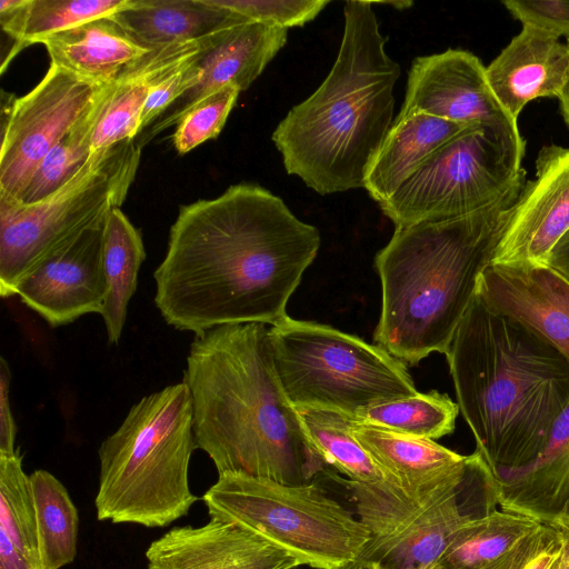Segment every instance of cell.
I'll return each instance as SVG.
<instances>
[{
  "label": "cell",
  "mask_w": 569,
  "mask_h": 569,
  "mask_svg": "<svg viewBox=\"0 0 569 569\" xmlns=\"http://www.w3.org/2000/svg\"><path fill=\"white\" fill-rule=\"evenodd\" d=\"M249 21L263 22L284 29L302 27L313 20L329 0H210Z\"/></svg>",
  "instance_id": "cell-35"
},
{
  "label": "cell",
  "mask_w": 569,
  "mask_h": 569,
  "mask_svg": "<svg viewBox=\"0 0 569 569\" xmlns=\"http://www.w3.org/2000/svg\"><path fill=\"white\" fill-rule=\"evenodd\" d=\"M521 189L467 216L395 228L375 258L382 293L377 345L409 366L448 352Z\"/></svg>",
  "instance_id": "cell-4"
},
{
  "label": "cell",
  "mask_w": 569,
  "mask_h": 569,
  "mask_svg": "<svg viewBox=\"0 0 569 569\" xmlns=\"http://www.w3.org/2000/svg\"><path fill=\"white\" fill-rule=\"evenodd\" d=\"M0 530L27 558L41 562L34 496L19 450L0 456Z\"/></svg>",
  "instance_id": "cell-33"
},
{
  "label": "cell",
  "mask_w": 569,
  "mask_h": 569,
  "mask_svg": "<svg viewBox=\"0 0 569 569\" xmlns=\"http://www.w3.org/2000/svg\"><path fill=\"white\" fill-rule=\"evenodd\" d=\"M41 43L51 64L99 84L112 83L128 64L150 49L132 40L109 17L78 24Z\"/></svg>",
  "instance_id": "cell-24"
},
{
  "label": "cell",
  "mask_w": 569,
  "mask_h": 569,
  "mask_svg": "<svg viewBox=\"0 0 569 569\" xmlns=\"http://www.w3.org/2000/svg\"><path fill=\"white\" fill-rule=\"evenodd\" d=\"M342 569H382V568H380L378 565H376L371 561H368L365 559H359Z\"/></svg>",
  "instance_id": "cell-44"
},
{
  "label": "cell",
  "mask_w": 569,
  "mask_h": 569,
  "mask_svg": "<svg viewBox=\"0 0 569 569\" xmlns=\"http://www.w3.org/2000/svg\"><path fill=\"white\" fill-rule=\"evenodd\" d=\"M233 84L208 94L178 122L172 143L179 154H186L201 143L219 136L240 93Z\"/></svg>",
  "instance_id": "cell-34"
},
{
  "label": "cell",
  "mask_w": 569,
  "mask_h": 569,
  "mask_svg": "<svg viewBox=\"0 0 569 569\" xmlns=\"http://www.w3.org/2000/svg\"><path fill=\"white\" fill-rule=\"evenodd\" d=\"M502 4L522 26L569 39V1L503 0Z\"/></svg>",
  "instance_id": "cell-38"
},
{
  "label": "cell",
  "mask_w": 569,
  "mask_h": 569,
  "mask_svg": "<svg viewBox=\"0 0 569 569\" xmlns=\"http://www.w3.org/2000/svg\"><path fill=\"white\" fill-rule=\"evenodd\" d=\"M109 86L93 109L40 162L18 203L33 204L47 199L88 161L92 154L93 131Z\"/></svg>",
  "instance_id": "cell-32"
},
{
  "label": "cell",
  "mask_w": 569,
  "mask_h": 569,
  "mask_svg": "<svg viewBox=\"0 0 569 569\" xmlns=\"http://www.w3.org/2000/svg\"><path fill=\"white\" fill-rule=\"evenodd\" d=\"M569 230V148L545 146L536 177L526 181L497 247L492 263L547 266L548 257Z\"/></svg>",
  "instance_id": "cell-15"
},
{
  "label": "cell",
  "mask_w": 569,
  "mask_h": 569,
  "mask_svg": "<svg viewBox=\"0 0 569 569\" xmlns=\"http://www.w3.org/2000/svg\"><path fill=\"white\" fill-rule=\"evenodd\" d=\"M446 357L459 410L492 471L536 461L569 405V361L478 295Z\"/></svg>",
  "instance_id": "cell-3"
},
{
  "label": "cell",
  "mask_w": 569,
  "mask_h": 569,
  "mask_svg": "<svg viewBox=\"0 0 569 569\" xmlns=\"http://www.w3.org/2000/svg\"><path fill=\"white\" fill-rule=\"evenodd\" d=\"M569 69L567 43L533 27L522 26L486 67L493 93L516 120L538 98H558Z\"/></svg>",
  "instance_id": "cell-19"
},
{
  "label": "cell",
  "mask_w": 569,
  "mask_h": 569,
  "mask_svg": "<svg viewBox=\"0 0 569 569\" xmlns=\"http://www.w3.org/2000/svg\"><path fill=\"white\" fill-rule=\"evenodd\" d=\"M196 448L183 381L141 398L98 449V519L161 528L186 516L198 500L189 487Z\"/></svg>",
  "instance_id": "cell-6"
},
{
  "label": "cell",
  "mask_w": 569,
  "mask_h": 569,
  "mask_svg": "<svg viewBox=\"0 0 569 569\" xmlns=\"http://www.w3.org/2000/svg\"><path fill=\"white\" fill-rule=\"evenodd\" d=\"M466 127L423 113L397 116L367 170L363 188L378 204L383 202L430 154Z\"/></svg>",
  "instance_id": "cell-23"
},
{
  "label": "cell",
  "mask_w": 569,
  "mask_h": 569,
  "mask_svg": "<svg viewBox=\"0 0 569 569\" xmlns=\"http://www.w3.org/2000/svg\"><path fill=\"white\" fill-rule=\"evenodd\" d=\"M506 558H507V553L499 560H497V561L492 562L491 565H489L485 568H481V569H503L505 563H506ZM430 569H439V568L432 567Z\"/></svg>",
  "instance_id": "cell-45"
},
{
  "label": "cell",
  "mask_w": 569,
  "mask_h": 569,
  "mask_svg": "<svg viewBox=\"0 0 569 569\" xmlns=\"http://www.w3.org/2000/svg\"><path fill=\"white\" fill-rule=\"evenodd\" d=\"M108 213L18 284L14 296L50 327L101 313L107 293L102 251Z\"/></svg>",
  "instance_id": "cell-14"
},
{
  "label": "cell",
  "mask_w": 569,
  "mask_h": 569,
  "mask_svg": "<svg viewBox=\"0 0 569 569\" xmlns=\"http://www.w3.org/2000/svg\"><path fill=\"white\" fill-rule=\"evenodd\" d=\"M495 475L501 509L569 529V439L522 469Z\"/></svg>",
  "instance_id": "cell-25"
},
{
  "label": "cell",
  "mask_w": 569,
  "mask_h": 569,
  "mask_svg": "<svg viewBox=\"0 0 569 569\" xmlns=\"http://www.w3.org/2000/svg\"><path fill=\"white\" fill-rule=\"evenodd\" d=\"M182 381L191 396L197 448L219 475L302 485L327 470L278 378L264 323L196 335Z\"/></svg>",
  "instance_id": "cell-2"
},
{
  "label": "cell",
  "mask_w": 569,
  "mask_h": 569,
  "mask_svg": "<svg viewBox=\"0 0 569 569\" xmlns=\"http://www.w3.org/2000/svg\"><path fill=\"white\" fill-rule=\"evenodd\" d=\"M562 531L541 523L508 553L503 569H549L562 548Z\"/></svg>",
  "instance_id": "cell-37"
},
{
  "label": "cell",
  "mask_w": 569,
  "mask_h": 569,
  "mask_svg": "<svg viewBox=\"0 0 569 569\" xmlns=\"http://www.w3.org/2000/svg\"><path fill=\"white\" fill-rule=\"evenodd\" d=\"M319 230L257 183L230 186L180 207L153 273L164 321L196 335L226 326L274 325L320 248Z\"/></svg>",
  "instance_id": "cell-1"
},
{
  "label": "cell",
  "mask_w": 569,
  "mask_h": 569,
  "mask_svg": "<svg viewBox=\"0 0 569 569\" xmlns=\"http://www.w3.org/2000/svg\"><path fill=\"white\" fill-rule=\"evenodd\" d=\"M109 18L147 48L201 40L249 21L210 0H128Z\"/></svg>",
  "instance_id": "cell-21"
},
{
  "label": "cell",
  "mask_w": 569,
  "mask_h": 569,
  "mask_svg": "<svg viewBox=\"0 0 569 569\" xmlns=\"http://www.w3.org/2000/svg\"><path fill=\"white\" fill-rule=\"evenodd\" d=\"M148 569H293L299 560L254 531L210 516L200 527H173L146 550Z\"/></svg>",
  "instance_id": "cell-16"
},
{
  "label": "cell",
  "mask_w": 569,
  "mask_h": 569,
  "mask_svg": "<svg viewBox=\"0 0 569 569\" xmlns=\"http://www.w3.org/2000/svg\"><path fill=\"white\" fill-rule=\"evenodd\" d=\"M11 371L7 360L0 359V456L17 453V426L10 406Z\"/></svg>",
  "instance_id": "cell-39"
},
{
  "label": "cell",
  "mask_w": 569,
  "mask_h": 569,
  "mask_svg": "<svg viewBox=\"0 0 569 569\" xmlns=\"http://www.w3.org/2000/svg\"><path fill=\"white\" fill-rule=\"evenodd\" d=\"M32 485L39 556L47 569H60L77 555L78 510L66 487L49 471L30 475Z\"/></svg>",
  "instance_id": "cell-29"
},
{
  "label": "cell",
  "mask_w": 569,
  "mask_h": 569,
  "mask_svg": "<svg viewBox=\"0 0 569 569\" xmlns=\"http://www.w3.org/2000/svg\"><path fill=\"white\" fill-rule=\"evenodd\" d=\"M307 433L327 466L349 480L362 483L387 481L380 468L352 433V417L317 408H297Z\"/></svg>",
  "instance_id": "cell-31"
},
{
  "label": "cell",
  "mask_w": 569,
  "mask_h": 569,
  "mask_svg": "<svg viewBox=\"0 0 569 569\" xmlns=\"http://www.w3.org/2000/svg\"><path fill=\"white\" fill-rule=\"evenodd\" d=\"M200 54L152 86L141 116V132L148 126L153 124L180 97L199 82L201 76Z\"/></svg>",
  "instance_id": "cell-36"
},
{
  "label": "cell",
  "mask_w": 569,
  "mask_h": 569,
  "mask_svg": "<svg viewBox=\"0 0 569 569\" xmlns=\"http://www.w3.org/2000/svg\"><path fill=\"white\" fill-rule=\"evenodd\" d=\"M338 480L370 533L360 559L382 569H430L463 527L500 506L497 477L477 450L446 479L415 493L388 481Z\"/></svg>",
  "instance_id": "cell-7"
},
{
  "label": "cell",
  "mask_w": 569,
  "mask_h": 569,
  "mask_svg": "<svg viewBox=\"0 0 569 569\" xmlns=\"http://www.w3.org/2000/svg\"><path fill=\"white\" fill-rule=\"evenodd\" d=\"M547 266L551 267L569 280V230L551 250Z\"/></svg>",
  "instance_id": "cell-41"
},
{
  "label": "cell",
  "mask_w": 569,
  "mask_h": 569,
  "mask_svg": "<svg viewBox=\"0 0 569 569\" xmlns=\"http://www.w3.org/2000/svg\"><path fill=\"white\" fill-rule=\"evenodd\" d=\"M525 153L521 134L467 126L379 203L380 210L396 227L483 210L523 187Z\"/></svg>",
  "instance_id": "cell-11"
},
{
  "label": "cell",
  "mask_w": 569,
  "mask_h": 569,
  "mask_svg": "<svg viewBox=\"0 0 569 569\" xmlns=\"http://www.w3.org/2000/svg\"><path fill=\"white\" fill-rule=\"evenodd\" d=\"M352 433L386 480L410 493L426 490L446 479L466 458L435 440L361 425L355 420Z\"/></svg>",
  "instance_id": "cell-22"
},
{
  "label": "cell",
  "mask_w": 569,
  "mask_h": 569,
  "mask_svg": "<svg viewBox=\"0 0 569 569\" xmlns=\"http://www.w3.org/2000/svg\"><path fill=\"white\" fill-rule=\"evenodd\" d=\"M209 516L234 521L316 569L359 560L370 533L361 520L316 480L286 485L224 472L203 495Z\"/></svg>",
  "instance_id": "cell-9"
},
{
  "label": "cell",
  "mask_w": 569,
  "mask_h": 569,
  "mask_svg": "<svg viewBox=\"0 0 569 569\" xmlns=\"http://www.w3.org/2000/svg\"><path fill=\"white\" fill-rule=\"evenodd\" d=\"M102 259L107 293L100 316L108 342L118 345L128 305L137 289L138 273L146 259L141 233L120 208L111 209L107 216Z\"/></svg>",
  "instance_id": "cell-26"
},
{
  "label": "cell",
  "mask_w": 569,
  "mask_h": 569,
  "mask_svg": "<svg viewBox=\"0 0 569 569\" xmlns=\"http://www.w3.org/2000/svg\"><path fill=\"white\" fill-rule=\"evenodd\" d=\"M141 146L134 140L96 151L79 171L47 199L0 201V295L18 284L83 230L120 208L137 174Z\"/></svg>",
  "instance_id": "cell-10"
},
{
  "label": "cell",
  "mask_w": 569,
  "mask_h": 569,
  "mask_svg": "<svg viewBox=\"0 0 569 569\" xmlns=\"http://www.w3.org/2000/svg\"><path fill=\"white\" fill-rule=\"evenodd\" d=\"M418 113L520 134L518 120L500 104L481 60L462 49H448L412 61L398 116Z\"/></svg>",
  "instance_id": "cell-13"
},
{
  "label": "cell",
  "mask_w": 569,
  "mask_h": 569,
  "mask_svg": "<svg viewBox=\"0 0 569 569\" xmlns=\"http://www.w3.org/2000/svg\"><path fill=\"white\" fill-rule=\"evenodd\" d=\"M128 0H0V24L19 48L110 17Z\"/></svg>",
  "instance_id": "cell-27"
},
{
  "label": "cell",
  "mask_w": 569,
  "mask_h": 569,
  "mask_svg": "<svg viewBox=\"0 0 569 569\" xmlns=\"http://www.w3.org/2000/svg\"><path fill=\"white\" fill-rule=\"evenodd\" d=\"M566 43L569 49V39H567ZM558 100H559V106H560V111H561L562 118L569 128V69H568V73L566 77V81L562 86V89H561L559 96H558Z\"/></svg>",
  "instance_id": "cell-43"
},
{
  "label": "cell",
  "mask_w": 569,
  "mask_h": 569,
  "mask_svg": "<svg viewBox=\"0 0 569 569\" xmlns=\"http://www.w3.org/2000/svg\"><path fill=\"white\" fill-rule=\"evenodd\" d=\"M0 569H47L41 562L31 561L0 530Z\"/></svg>",
  "instance_id": "cell-40"
},
{
  "label": "cell",
  "mask_w": 569,
  "mask_h": 569,
  "mask_svg": "<svg viewBox=\"0 0 569 569\" xmlns=\"http://www.w3.org/2000/svg\"><path fill=\"white\" fill-rule=\"evenodd\" d=\"M372 6L346 2L343 36L329 74L272 133L287 173L322 196L363 188L393 123L400 67L386 51Z\"/></svg>",
  "instance_id": "cell-5"
},
{
  "label": "cell",
  "mask_w": 569,
  "mask_h": 569,
  "mask_svg": "<svg viewBox=\"0 0 569 569\" xmlns=\"http://www.w3.org/2000/svg\"><path fill=\"white\" fill-rule=\"evenodd\" d=\"M561 531L563 536L562 548L549 569H569V529H562Z\"/></svg>",
  "instance_id": "cell-42"
},
{
  "label": "cell",
  "mask_w": 569,
  "mask_h": 569,
  "mask_svg": "<svg viewBox=\"0 0 569 569\" xmlns=\"http://www.w3.org/2000/svg\"><path fill=\"white\" fill-rule=\"evenodd\" d=\"M477 295L492 311L531 329L569 361V280L549 266L491 263Z\"/></svg>",
  "instance_id": "cell-17"
},
{
  "label": "cell",
  "mask_w": 569,
  "mask_h": 569,
  "mask_svg": "<svg viewBox=\"0 0 569 569\" xmlns=\"http://www.w3.org/2000/svg\"><path fill=\"white\" fill-rule=\"evenodd\" d=\"M287 37L288 29L256 21L224 30L199 56V82L180 97L138 143L142 146L169 127L177 126L191 108L224 86L247 90L284 46Z\"/></svg>",
  "instance_id": "cell-18"
},
{
  "label": "cell",
  "mask_w": 569,
  "mask_h": 569,
  "mask_svg": "<svg viewBox=\"0 0 569 569\" xmlns=\"http://www.w3.org/2000/svg\"><path fill=\"white\" fill-rule=\"evenodd\" d=\"M278 378L296 408L353 417L418 392L403 362L379 345L328 325L289 316L270 328Z\"/></svg>",
  "instance_id": "cell-8"
},
{
  "label": "cell",
  "mask_w": 569,
  "mask_h": 569,
  "mask_svg": "<svg viewBox=\"0 0 569 569\" xmlns=\"http://www.w3.org/2000/svg\"><path fill=\"white\" fill-rule=\"evenodd\" d=\"M109 84L50 63L42 80L13 100L2 116L0 201H20L40 162L93 109Z\"/></svg>",
  "instance_id": "cell-12"
},
{
  "label": "cell",
  "mask_w": 569,
  "mask_h": 569,
  "mask_svg": "<svg viewBox=\"0 0 569 569\" xmlns=\"http://www.w3.org/2000/svg\"><path fill=\"white\" fill-rule=\"evenodd\" d=\"M540 525L541 522L528 516L496 509L463 527L433 567L485 568L502 558Z\"/></svg>",
  "instance_id": "cell-28"
},
{
  "label": "cell",
  "mask_w": 569,
  "mask_h": 569,
  "mask_svg": "<svg viewBox=\"0 0 569 569\" xmlns=\"http://www.w3.org/2000/svg\"><path fill=\"white\" fill-rule=\"evenodd\" d=\"M221 32L201 40L150 48L128 64L109 86L92 136V153L134 140L141 133V116L152 86L211 47Z\"/></svg>",
  "instance_id": "cell-20"
},
{
  "label": "cell",
  "mask_w": 569,
  "mask_h": 569,
  "mask_svg": "<svg viewBox=\"0 0 569 569\" xmlns=\"http://www.w3.org/2000/svg\"><path fill=\"white\" fill-rule=\"evenodd\" d=\"M458 403L446 393L417 392L359 410L352 419L389 431L436 440L455 430Z\"/></svg>",
  "instance_id": "cell-30"
}]
</instances>
